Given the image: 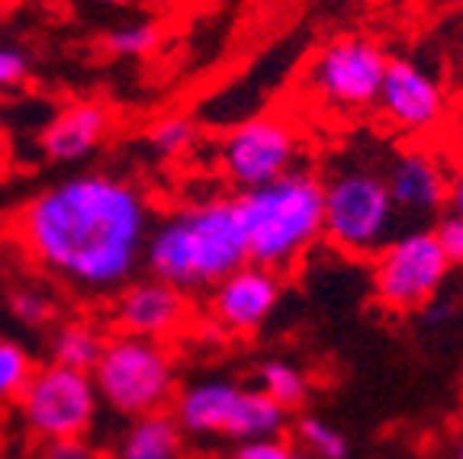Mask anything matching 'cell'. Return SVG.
I'll use <instances>...</instances> for the list:
<instances>
[{"instance_id":"25","label":"cell","mask_w":463,"mask_h":459,"mask_svg":"<svg viewBox=\"0 0 463 459\" xmlns=\"http://www.w3.org/2000/svg\"><path fill=\"white\" fill-rule=\"evenodd\" d=\"M29 78V58L14 45H0V94L14 90Z\"/></svg>"},{"instance_id":"20","label":"cell","mask_w":463,"mask_h":459,"mask_svg":"<svg viewBox=\"0 0 463 459\" xmlns=\"http://www.w3.org/2000/svg\"><path fill=\"white\" fill-rule=\"evenodd\" d=\"M7 309L26 328H49L58 318V302L52 299L49 289L36 283H20L7 293Z\"/></svg>"},{"instance_id":"17","label":"cell","mask_w":463,"mask_h":459,"mask_svg":"<svg viewBox=\"0 0 463 459\" xmlns=\"http://www.w3.org/2000/svg\"><path fill=\"white\" fill-rule=\"evenodd\" d=\"M103 347H107V334L90 322H65L58 324V331L52 334V363L78 370V373H90L100 360Z\"/></svg>"},{"instance_id":"8","label":"cell","mask_w":463,"mask_h":459,"mask_svg":"<svg viewBox=\"0 0 463 459\" xmlns=\"http://www.w3.org/2000/svg\"><path fill=\"white\" fill-rule=\"evenodd\" d=\"M20 417L39 440H84L100 411V395L90 373H78L68 366H36L16 398Z\"/></svg>"},{"instance_id":"4","label":"cell","mask_w":463,"mask_h":459,"mask_svg":"<svg viewBox=\"0 0 463 459\" xmlns=\"http://www.w3.org/2000/svg\"><path fill=\"white\" fill-rule=\"evenodd\" d=\"M100 405L123 417L167 411L177 395V357L167 341L116 331L90 370Z\"/></svg>"},{"instance_id":"14","label":"cell","mask_w":463,"mask_h":459,"mask_svg":"<svg viewBox=\"0 0 463 459\" xmlns=\"http://www.w3.org/2000/svg\"><path fill=\"white\" fill-rule=\"evenodd\" d=\"M113 132V109L100 100H71L45 122L39 145L55 164H80Z\"/></svg>"},{"instance_id":"11","label":"cell","mask_w":463,"mask_h":459,"mask_svg":"<svg viewBox=\"0 0 463 459\" xmlns=\"http://www.w3.org/2000/svg\"><path fill=\"white\" fill-rule=\"evenodd\" d=\"M373 109H380V116L392 129L405 136H425L444 122L448 97L421 65L409 58H390Z\"/></svg>"},{"instance_id":"19","label":"cell","mask_w":463,"mask_h":459,"mask_svg":"<svg viewBox=\"0 0 463 459\" xmlns=\"http://www.w3.org/2000/svg\"><path fill=\"white\" fill-rule=\"evenodd\" d=\"M196 138H200V126L187 113L161 116V119L152 122V129H148V145H152V151L161 155V158L187 155L196 145Z\"/></svg>"},{"instance_id":"9","label":"cell","mask_w":463,"mask_h":459,"mask_svg":"<svg viewBox=\"0 0 463 459\" xmlns=\"http://www.w3.org/2000/svg\"><path fill=\"white\" fill-rule=\"evenodd\" d=\"M450 264L434 231H409L373 254V295L390 312H419L448 280Z\"/></svg>"},{"instance_id":"22","label":"cell","mask_w":463,"mask_h":459,"mask_svg":"<svg viewBox=\"0 0 463 459\" xmlns=\"http://www.w3.org/2000/svg\"><path fill=\"white\" fill-rule=\"evenodd\" d=\"M161 45V29L155 23H126L103 36V49L113 58H145Z\"/></svg>"},{"instance_id":"27","label":"cell","mask_w":463,"mask_h":459,"mask_svg":"<svg viewBox=\"0 0 463 459\" xmlns=\"http://www.w3.org/2000/svg\"><path fill=\"white\" fill-rule=\"evenodd\" d=\"M36 459H100L87 440H45Z\"/></svg>"},{"instance_id":"12","label":"cell","mask_w":463,"mask_h":459,"mask_svg":"<svg viewBox=\"0 0 463 459\" xmlns=\"http://www.w3.org/2000/svg\"><path fill=\"white\" fill-rule=\"evenodd\" d=\"M194 318V302L184 289L171 286L165 280L145 276L129 280L113 302V324L123 334L152 341L177 338Z\"/></svg>"},{"instance_id":"18","label":"cell","mask_w":463,"mask_h":459,"mask_svg":"<svg viewBox=\"0 0 463 459\" xmlns=\"http://www.w3.org/2000/svg\"><path fill=\"white\" fill-rule=\"evenodd\" d=\"M260 392L268 395L270 402H277L283 411L303 408L306 395H309V382L299 373L297 366L280 363V360H270V363L260 366Z\"/></svg>"},{"instance_id":"23","label":"cell","mask_w":463,"mask_h":459,"mask_svg":"<svg viewBox=\"0 0 463 459\" xmlns=\"http://www.w3.org/2000/svg\"><path fill=\"white\" fill-rule=\"evenodd\" d=\"M297 434H299V440L309 446L312 456H318V459H345V453H347L345 437H341L335 427H328V424L318 421V417H303V421L297 424Z\"/></svg>"},{"instance_id":"30","label":"cell","mask_w":463,"mask_h":459,"mask_svg":"<svg viewBox=\"0 0 463 459\" xmlns=\"http://www.w3.org/2000/svg\"><path fill=\"white\" fill-rule=\"evenodd\" d=\"M23 4H29V0H0V10H16Z\"/></svg>"},{"instance_id":"33","label":"cell","mask_w":463,"mask_h":459,"mask_svg":"<svg viewBox=\"0 0 463 459\" xmlns=\"http://www.w3.org/2000/svg\"><path fill=\"white\" fill-rule=\"evenodd\" d=\"M460 459H463V450H460Z\"/></svg>"},{"instance_id":"28","label":"cell","mask_w":463,"mask_h":459,"mask_svg":"<svg viewBox=\"0 0 463 459\" xmlns=\"http://www.w3.org/2000/svg\"><path fill=\"white\" fill-rule=\"evenodd\" d=\"M448 206L454 216H463V164L448 173Z\"/></svg>"},{"instance_id":"16","label":"cell","mask_w":463,"mask_h":459,"mask_svg":"<svg viewBox=\"0 0 463 459\" xmlns=\"http://www.w3.org/2000/svg\"><path fill=\"white\" fill-rule=\"evenodd\" d=\"M113 459H184V431L167 411L132 417Z\"/></svg>"},{"instance_id":"13","label":"cell","mask_w":463,"mask_h":459,"mask_svg":"<svg viewBox=\"0 0 463 459\" xmlns=\"http://www.w3.org/2000/svg\"><path fill=\"white\" fill-rule=\"evenodd\" d=\"M283 293V276L248 260L206 293V312L229 334H254L274 315Z\"/></svg>"},{"instance_id":"34","label":"cell","mask_w":463,"mask_h":459,"mask_svg":"<svg viewBox=\"0 0 463 459\" xmlns=\"http://www.w3.org/2000/svg\"><path fill=\"white\" fill-rule=\"evenodd\" d=\"M0 14H4V10H0Z\"/></svg>"},{"instance_id":"24","label":"cell","mask_w":463,"mask_h":459,"mask_svg":"<svg viewBox=\"0 0 463 459\" xmlns=\"http://www.w3.org/2000/svg\"><path fill=\"white\" fill-rule=\"evenodd\" d=\"M434 238L441 244V251L450 267L463 264V216L450 212L448 219H441V222L434 225Z\"/></svg>"},{"instance_id":"7","label":"cell","mask_w":463,"mask_h":459,"mask_svg":"<svg viewBox=\"0 0 463 459\" xmlns=\"http://www.w3.org/2000/svg\"><path fill=\"white\" fill-rule=\"evenodd\" d=\"M174 421L184 434L232 440H268L280 434L287 411L264 392L239 389L232 382H196L174 395Z\"/></svg>"},{"instance_id":"31","label":"cell","mask_w":463,"mask_h":459,"mask_svg":"<svg viewBox=\"0 0 463 459\" xmlns=\"http://www.w3.org/2000/svg\"><path fill=\"white\" fill-rule=\"evenodd\" d=\"M364 4H386V0H364Z\"/></svg>"},{"instance_id":"15","label":"cell","mask_w":463,"mask_h":459,"mask_svg":"<svg viewBox=\"0 0 463 459\" xmlns=\"http://www.w3.org/2000/svg\"><path fill=\"white\" fill-rule=\"evenodd\" d=\"M383 180L396 216L428 219L448 206V171L428 151H402Z\"/></svg>"},{"instance_id":"21","label":"cell","mask_w":463,"mask_h":459,"mask_svg":"<svg viewBox=\"0 0 463 459\" xmlns=\"http://www.w3.org/2000/svg\"><path fill=\"white\" fill-rule=\"evenodd\" d=\"M36 373V363L23 344L14 338H0V405L16 402L26 382Z\"/></svg>"},{"instance_id":"2","label":"cell","mask_w":463,"mask_h":459,"mask_svg":"<svg viewBox=\"0 0 463 459\" xmlns=\"http://www.w3.org/2000/svg\"><path fill=\"white\" fill-rule=\"evenodd\" d=\"M245 264L248 244L232 196L181 206L155 219L142 251L148 276L171 283L187 295L210 293Z\"/></svg>"},{"instance_id":"3","label":"cell","mask_w":463,"mask_h":459,"mask_svg":"<svg viewBox=\"0 0 463 459\" xmlns=\"http://www.w3.org/2000/svg\"><path fill=\"white\" fill-rule=\"evenodd\" d=\"M248 260L287 273L322 241V180L309 167H293L264 187L235 196Z\"/></svg>"},{"instance_id":"5","label":"cell","mask_w":463,"mask_h":459,"mask_svg":"<svg viewBox=\"0 0 463 459\" xmlns=\"http://www.w3.org/2000/svg\"><path fill=\"white\" fill-rule=\"evenodd\" d=\"M396 225L386 180L373 171H341L322 183V238L354 258L376 254Z\"/></svg>"},{"instance_id":"10","label":"cell","mask_w":463,"mask_h":459,"mask_svg":"<svg viewBox=\"0 0 463 459\" xmlns=\"http://www.w3.org/2000/svg\"><path fill=\"white\" fill-rule=\"evenodd\" d=\"M299 155H303V136L297 126L287 116L264 113L245 119L222 138L219 167L225 180L245 193L299 167Z\"/></svg>"},{"instance_id":"26","label":"cell","mask_w":463,"mask_h":459,"mask_svg":"<svg viewBox=\"0 0 463 459\" xmlns=\"http://www.w3.org/2000/svg\"><path fill=\"white\" fill-rule=\"evenodd\" d=\"M232 459H299V453L287 444V440H248V444L239 446V453Z\"/></svg>"},{"instance_id":"32","label":"cell","mask_w":463,"mask_h":459,"mask_svg":"<svg viewBox=\"0 0 463 459\" xmlns=\"http://www.w3.org/2000/svg\"><path fill=\"white\" fill-rule=\"evenodd\" d=\"M299 459H309V456H299Z\"/></svg>"},{"instance_id":"6","label":"cell","mask_w":463,"mask_h":459,"mask_svg":"<svg viewBox=\"0 0 463 459\" xmlns=\"http://www.w3.org/2000/svg\"><path fill=\"white\" fill-rule=\"evenodd\" d=\"M386 61L390 55L373 36L341 33L312 55L303 78L306 90H309L312 103L338 116L367 113L376 107Z\"/></svg>"},{"instance_id":"1","label":"cell","mask_w":463,"mask_h":459,"mask_svg":"<svg viewBox=\"0 0 463 459\" xmlns=\"http://www.w3.org/2000/svg\"><path fill=\"white\" fill-rule=\"evenodd\" d=\"M152 202L132 180L90 171L36 193L14 222L33 264L84 295L119 293L142 267Z\"/></svg>"},{"instance_id":"29","label":"cell","mask_w":463,"mask_h":459,"mask_svg":"<svg viewBox=\"0 0 463 459\" xmlns=\"http://www.w3.org/2000/svg\"><path fill=\"white\" fill-rule=\"evenodd\" d=\"M84 4H97V7H123L129 0H84Z\"/></svg>"}]
</instances>
